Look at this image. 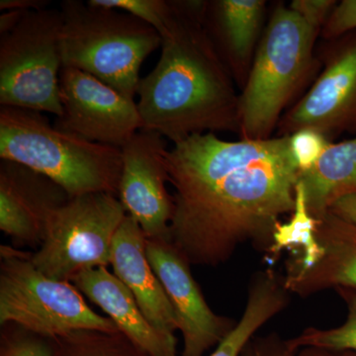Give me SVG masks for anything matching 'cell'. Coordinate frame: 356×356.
Returning a JSON list of instances; mask_svg holds the SVG:
<instances>
[{"mask_svg":"<svg viewBox=\"0 0 356 356\" xmlns=\"http://www.w3.org/2000/svg\"><path fill=\"white\" fill-rule=\"evenodd\" d=\"M175 193L170 243L191 266L226 264L243 245L268 254L291 215L300 170L290 137L225 140L194 135L165 154Z\"/></svg>","mask_w":356,"mask_h":356,"instance_id":"1","label":"cell"},{"mask_svg":"<svg viewBox=\"0 0 356 356\" xmlns=\"http://www.w3.org/2000/svg\"><path fill=\"white\" fill-rule=\"evenodd\" d=\"M208 2L168 0L158 64L138 86L143 129L172 144L202 134H240V93L208 30Z\"/></svg>","mask_w":356,"mask_h":356,"instance_id":"2","label":"cell"},{"mask_svg":"<svg viewBox=\"0 0 356 356\" xmlns=\"http://www.w3.org/2000/svg\"><path fill=\"white\" fill-rule=\"evenodd\" d=\"M320 36L286 4H275L240 93L241 139L273 137L288 106L318 76Z\"/></svg>","mask_w":356,"mask_h":356,"instance_id":"3","label":"cell"},{"mask_svg":"<svg viewBox=\"0 0 356 356\" xmlns=\"http://www.w3.org/2000/svg\"><path fill=\"white\" fill-rule=\"evenodd\" d=\"M0 159L50 178L70 198L96 192L118 196L121 149L60 130L42 112L1 106Z\"/></svg>","mask_w":356,"mask_h":356,"instance_id":"4","label":"cell"},{"mask_svg":"<svg viewBox=\"0 0 356 356\" xmlns=\"http://www.w3.org/2000/svg\"><path fill=\"white\" fill-rule=\"evenodd\" d=\"M60 11L63 67L91 74L134 99L143 63L161 47L159 32L131 14L88 1L65 0Z\"/></svg>","mask_w":356,"mask_h":356,"instance_id":"5","label":"cell"},{"mask_svg":"<svg viewBox=\"0 0 356 356\" xmlns=\"http://www.w3.org/2000/svg\"><path fill=\"white\" fill-rule=\"evenodd\" d=\"M13 323L48 337L79 330L119 332L93 311L72 283L53 280L34 266L32 254L0 247V325Z\"/></svg>","mask_w":356,"mask_h":356,"instance_id":"6","label":"cell"},{"mask_svg":"<svg viewBox=\"0 0 356 356\" xmlns=\"http://www.w3.org/2000/svg\"><path fill=\"white\" fill-rule=\"evenodd\" d=\"M60 9L27 10L0 33V104L62 117Z\"/></svg>","mask_w":356,"mask_h":356,"instance_id":"7","label":"cell"},{"mask_svg":"<svg viewBox=\"0 0 356 356\" xmlns=\"http://www.w3.org/2000/svg\"><path fill=\"white\" fill-rule=\"evenodd\" d=\"M126 216L114 194L70 198L49 217L33 264L48 277L67 282L81 271L109 266L115 235Z\"/></svg>","mask_w":356,"mask_h":356,"instance_id":"8","label":"cell"},{"mask_svg":"<svg viewBox=\"0 0 356 356\" xmlns=\"http://www.w3.org/2000/svg\"><path fill=\"white\" fill-rule=\"evenodd\" d=\"M321 44L322 72L281 117L277 137L311 129L332 142L344 133H356V30Z\"/></svg>","mask_w":356,"mask_h":356,"instance_id":"9","label":"cell"},{"mask_svg":"<svg viewBox=\"0 0 356 356\" xmlns=\"http://www.w3.org/2000/svg\"><path fill=\"white\" fill-rule=\"evenodd\" d=\"M60 100L64 113L54 126L89 142L121 149L143 129L135 100L81 70L63 67Z\"/></svg>","mask_w":356,"mask_h":356,"instance_id":"10","label":"cell"},{"mask_svg":"<svg viewBox=\"0 0 356 356\" xmlns=\"http://www.w3.org/2000/svg\"><path fill=\"white\" fill-rule=\"evenodd\" d=\"M168 149L163 136L146 129H140L121 147L118 198L128 216L152 240H170L175 201L166 188Z\"/></svg>","mask_w":356,"mask_h":356,"instance_id":"11","label":"cell"},{"mask_svg":"<svg viewBox=\"0 0 356 356\" xmlns=\"http://www.w3.org/2000/svg\"><path fill=\"white\" fill-rule=\"evenodd\" d=\"M146 252L175 311L184 339L181 356L205 355L228 336L236 321L210 308L192 275L191 264L170 240L147 238Z\"/></svg>","mask_w":356,"mask_h":356,"instance_id":"12","label":"cell"},{"mask_svg":"<svg viewBox=\"0 0 356 356\" xmlns=\"http://www.w3.org/2000/svg\"><path fill=\"white\" fill-rule=\"evenodd\" d=\"M70 199L40 173L10 161L0 163V229L15 245L39 248L54 210Z\"/></svg>","mask_w":356,"mask_h":356,"instance_id":"13","label":"cell"},{"mask_svg":"<svg viewBox=\"0 0 356 356\" xmlns=\"http://www.w3.org/2000/svg\"><path fill=\"white\" fill-rule=\"evenodd\" d=\"M317 259L308 266L287 261L285 286L291 295L308 298L325 290H356V227L325 213L317 219Z\"/></svg>","mask_w":356,"mask_h":356,"instance_id":"14","label":"cell"},{"mask_svg":"<svg viewBox=\"0 0 356 356\" xmlns=\"http://www.w3.org/2000/svg\"><path fill=\"white\" fill-rule=\"evenodd\" d=\"M70 282L99 307L118 331L149 356H178L175 334L159 331L149 323L127 287L107 267L76 274Z\"/></svg>","mask_w":356,"mask_h":356,"instance_id":"15","label":"cell"},{"mask_svg":"<svg viewBox=\"0 0 356 356\" xmlns=\"http://www.w3.org/2000/svg\"><path fill=\"white\" fill-rule=\"evenodd\" d=\"M147 236L126 216L115 235L111 266L114 275L132 293L140 310L159 331L175 334L177 318L165 288L147 259Z\"/></svg>","mask_w":356,"mask_h":356,"instance_id":"16","label":"cell"},{"mask_svg":"<svg viewBox=\"0 0 356 356\" xmlns=\"http://www.w3.org/2000/svg\"><path fill=\"white\" fill-rule=\"evenodd\" d=\"M266 0L208 2L207 27L234 81L243 88L264 31Z\"/></svg>","mask_w":356,"mask_h":356,"instance_id":"17","label":"cell"},{"mask_svg":"<svg viewBox=\"0 0 356 356\" xmlns=\"http://www.w3.org/2000/svg\"><path fill=\"white\" fill-rule=\"evenodd\" d=\"M290 301L291 294L285 286L282 274L273 267L252 274L242 317L209 356H241L248 341L269 321L286 310Z\"/></svg>","mask_w":356,"mask_h":356,"instance_id":"18","label":"cell"},{"mask_svg":"<svg viewBox=\"0 0 356 356\" xmlns=\"http://www.w3.org/2000/svg\"><path fill=\"white\" fill-rule=\"evenodd\" d=\"M307 208L318 219L337 199L356 192V136L331 142L311 170L300 172Z\"/></svg>","mask_w":356,"mask_h":356,"instance_id":"19","label":"cell"},{"mask_svg":"<svg viewBox=\"0 0 356 356\" xmlns=\"http://www.w3.org/2000/svg\"><path fill=\"white\" fill-rule=\"evenodd\" d=\"M317 219L314 218L307 208L303 189L299 182L296 187V200L290 219L280 222L273 235V243L268 254L274 262L284 250H293V255L288 259L298 266H308L317 259L318 245L316 238Z\"/></svg>","mask_w":356,"mask_h":356,"instance_id":"20","label":"cell"},{"mask_svg":"<svg viewBox=\"0 0 356 356\" xmlns=\"http://www.w3.org/2000/svg\"><path fill=\"white\" fill-rule=\"evenodd\" d=\"M57 339L58 356H149L120 332L79 330Z\"/></svg>","mask_w":356,"mask_h":356,"instance_id":"21","label":"cell"},{"mask_svg":"<svg viewBox=\"0 0 356 356\" xmlns=\"http://www.w3.org/2000/svg\"><path fill=\"white\" fill-rule=\"evenodd\" d=\"M337 294L344 302L348 310L343 324L330 329L309 327L298 336L290 339L296 350L317 348L330 351H356V290L337 288Z\"/></svg>","mask_w":356,"mask_h":356,"instance_id":"22","label":"cell"},{"mask_svg":"<svg viewBox=\"0 0 356 356\" xmlns=\"http://www.w3.org/2000/svg\"><path fill=\"white\" fill-rule=\"evenodd\" d=\"M57 337L43 336L9 323L0 331V356H58Z\"/></svg>","mask_w":356,"mask_h":356,"instance_id":"23","label":"cell"},{"mask_svg":"<svg viewBox=\"0 0 356 356\" xmlns=\"http://www.w3.org/2000/svg\"><path fill=\"white\" fill-rule=\"evenodd\" d=\"M92 6L117 9L161 29L168 10V0H88Z\"/></svg>","mask_w":356,"mask_h":356,"instance_id":"24","label":"cell"},{"mask_svg":"<svg viewBox=\"0 0 356 356\" xmlns=\"http://www.w3.org/2000/svg\"><path fill=\"white\" fill-rule=\"evenodd\" d=\"M289 137L290 147L300 172L311 170L332 142L323 134L311 129H303Z\"/></svg>","mask_w":356,"mask_h":356,"instance_id":"25","label":"cell"},{"mask_svg":"<svg viewBox=\"0 0 356 356\" xmlns=\"http://www.w3.org/2000/svg\"><path fill=\"white\" fill-rule=\"evenodd\" d=\"M297 351L290 339H284L278 332H271L252 337L241 356H295Z\"/></svg>","mask_w":356,"mask_h":356,"instance_id":"26","label":"cell"},{"mask_svg":"<svg viewBox=\"0 0 356 356\" xmlns=\"http://www.w3.org/2000/svg\"><path fill=\"white\" fill-rule=\"evenodd\" d=\"M356 30V0H341L325 23L321 36L323 40H334Z\"/></svg>","mask_w":356,"mask_h":356,"instance_id":"27","label":"cell"},{"mask_svg":"<svg viewBox=\"0 0 356 356\" xmlns=\"http://www.w3.org/2000/svg\"><path fill=\"white\" fill-rule=\"evenodd\" d=\"M337 4L336 0H293L288 6L321 34Z\"/></svg>","mask_w":356,"mask_h":356,"instance_id":"28","label":"cell"},{"mask_svg":"<svg viewBox=\"0 0 356 356\" xmlns=\"http://www.w3.org/2000/svg\"><path fill=\"white\" fill-rule=\"evenodd\" d=\"M327 213L356 227V192L337 199L330 206Z\"/></svg>","mask_w":356,"mask_h":356,"instance_id":"29","label":"cell"},{"mask_svg":"<svg viewBox=\"0 0 356 356\" xmlns=\"http://www.w3.org/2000/svg\"><path fill=\"white\" fill-rule=\"evenodd\" d=\"M48 1L43 0H1L0 9L8 10H38L46 8Z\"/></svg>","mask_w":356,"mask_h":356,"instance_id":"30","label":"cell"},{"mask_svg":"<svg viewBox=\"0 0 356 356\" xmlns=\"http://www.w3.org/2000/svg\"><path fill=\"white\" fill-rule=\"evenodd\" d=\"M295 356H356V351H330L317 348H303Z\"/></svg>","mask_w":356,"mask_h":356,"instance_id":"31","label":"cell"}]
</instances>
